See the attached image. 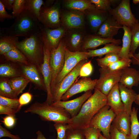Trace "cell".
<instances>
[{
  "label": "cell",
  "mask_w": 139,
  "mask_h": 139,
  "mask_svg": "<svg viewBox=\"0 0 139 139\" xmlns=\"http://www.w3.org/2000/svg\"><path fill=\"white\" fill-rule=\"evenodd\" d=\"M99 139H108L104 136L103 135H102L101 134L100 136L99 137Z\"/></svg>",
  "instance_id": "cell-58"
},
{
  "label": "cell",
  "mask_w": 139,
  "mask_h": 139,
  "mask_svg": "<svg viewBox=\"0 0 139 139\" xmlns=\"http://www.w3.org/2000/svg\"><path fill=\"white\" fill-rule=\"evenodd\" d=\"M99 71L100 76L97 80L94 89L107 96L112 88L119 83L122 74L121 70L110 71L100 68Z\"/></svg>",
  "instance_id": "cell-10"
},
{
  "label": "cell",
  "mask_w": 139,
  "mask_h": 139,
  "mask_svg": "<svg viewBox=\"0 0 139 139\" xmlns=\"http://www.w3.org/2000/svg\"><path fill=\"white\" fill-rule=\"evenodd\" d=\"M112 123V125L120 132L127 135H130L131 116L125 111L117 115Z\"/></svg>",
  "instance_id": "cell-25"
},
{
  "label": "cell",
  "mask_w": 139,
  "mask_h": 139,
  "mask_svg": "<svg viewBox=\"0 0 139 139\" xmlns=\"http://www.w3.org/2000/svg\"><path fill=\"white\" fill-rule=\"evenodd\" d=\"M83 131L86 139H99L101 134L99 130L93 127H89Z\"/></svg>",
  "instance_id": "cell-43"
},
{
  "label": "cell",
  "mask_w": 139,
  "mask_h": 139,
  "mask_svg": "<svg viewBox=\"0 0 139 139\" xmlns=\"http://www.w3.org/2000/svg\"><path fill=\"white\" fill-rule=\"evenodd\" d=\"M86 16L90 27L95 34L102 23L111 15L109 12L100 10L95 6L84 12Z\"/></svg>",
  "instance_id": "cell-18"
},
{
  "label": "cell",
  "mask_w": 139,
  "mask_h": 139,
  "mask_svg": "<svg viewBox=\"0 0 139 139\" xmlns=\"http://www.w3.org/2000/svg\"><path fill=\"white\" fill-rule=\"evenodd\" d=\"M131 30V37L130 53L134 54L139 47V23Z\"/></svg>",
  "instance_id": "cell-38"
},
{
  "label": "cell",
  "mask_w": 139,
  "mask_h": 139,
  "mask_svg": "<svg viewBox=\"0 0 139 139\" xmlns=\"http://www.w3.org/2000/svg\"><path fill=\"white\" fill-rule=\"evenodd\" d=\"M0 105L5 106L19 111V99L10 98L0 95Z\"/></svg>",
  "instance_id": "cell-39"
},
{
  "label": "cell",
  "mask_w": 139,
  "mask_h": 139,
  "mask_svg": "<svg viewBox=\"0 0 139 139\" xmlns=\"http://www.w3.org/2000/svg\"><path fill=\"white\" fill-rule=\"evenodd\" d=\"M93 71V67L91 60L85 63L82 66L80 71L79 76L87 77L90 76Z\"/></svg>",
  "instance_id": "cell-46"
},
{
  "label": "cell",
  "mask_w": 139,
  "mask_h": 139,
  "mask_svg": "<svg viewBox=\"0 0 139 139\" xmlns=\"http://www.w3.org/2000/svg\"><path fill=\"white\" fill-rule=\"evenodd\" d=\"M106 105L107 96L94 89V93L84 103L77 115L70 119L67 124V129L88 127L93 117Z\"/></svg>",
  "instance_id": "cell-1"
},
{
  "label": "cell",
  "mask_w": 139,
  "mask_h": 139,
  "mask_svg": "<svg viewBox=\"0 0 139 139\" xmlns=\"http://www.w3.org/2000/svg\"><path fill=\"white\" fill-rule=\"evenodd\" d=\"M16 110L0 105V114H5L15 117L18 112Z\"/></svg>",
  "instance_id": "cell-50"
},
{
  "label": "cell",
  "mask_w": 139,
  "mask_h": 139,
  "mask_svg": "<svg viewBox=\"0 0 139 139\" xmlns=\"http://www.w3.org/2000/svg\"><path fill=\"white\" fill-rule=\"evenodd\" d=\"M37 135L36 139H47L43 134L42 132L40 131H37L36 133Z\"/></svg>",
  "instance_id": "cell-55"
},
{
  "label": "cell",
  "mask_w": 139,
  "mask_h": 139,
  "mask_svg": "<svg viewBox=\"0 0 139 139\" xmlns=\"http://www.w3.org/2000/svg\"><path fill=\"white\" fill-rule=\"evenodd\" d=\"M116 115L108 105L101 108L91 120L89 127H93L102 132L103 136L110 139L111 124Z\"/></svg>",
  "instance_id": "cell-5"
},
{
  "label": "cell",
  "mask_w": 139,
  "mask_h": 139,
  "mask_svg": "<svg viewBox=\"0 0 139 139\" xmlns=\"http://www.w3.org/2000/svg\"><path fill=\"white\" fill-rule=\"evenodd\" d=\"M8 79H1L0 81V95L6 97L18 99L8 82Z\"/></svg>",
  "instance_id": "cell-35"
},
{
  "label": "cell",
  "mask_w": 139,
  "mask_h": 139,
  "mask_svg": "<svg viewBox=\"0 0 139 139\" xmlns=\"http://www.w3.org/2000/svg\"><path fill=\"white\" fill-rule=\"evenodd\" d=\"M54 2V0H46L42 6L46 8L50 7L53 4Z\"/></svg>",
  "instance_id": "cell-54"
},
{
  "label": "cell",
  "mask_w": 139,
  "mask_h": 139,
  "mask_svg": "<svg viewBox=\"0 0 139 139\" xmlns=\"http://www.w3.org/2000/svg\"><path fill=\"white\" fill-rule=\"evenodd\" d=\"M44 4L43 0H26L25 8L38 20L41 8Z\"/></svg>",
  "instance_id": "cell-33"
},
{
  "label": "cell",
  "mask_w": 139,
  "mask_h": 139,
  "mask_svg": "<svg viewBox=\"0 0 139 139\" xmlns=\"http://www.w3.org/2000/svg\"><path fill=\"white\" fill-rule=\"evenodd\" d=\"M4 137H7L11 139H21L18 135H14L6 128L0 125V138Z\"/></svg>",
  "instance_id": "cell-49"
},
{
  "label": "cell",
  "mask_w": 139,
  "mask_h": 139,
  "mask_svg": "<svg viewBox=\"0 0 139 139\" xmlns=\"http://www.w3.org/2000/svg\"><path fill=\"white\" fill-rule=\"evenodd\" d=\"M122 29L124 31L123 44L118 55L120 59H131L129 54L131 44V30L125 26H123Z\"/></svg>",
  "instance_id": "cell-26"
},
{
  "label": "cell",
  "mask_w": 139,
  "mask_h": 139,
  "mask_svg": "<svg viewBox=\"0 0 139 139\" xmlns=\"http://www.w3.org/2000/svg\"><path fill=\"white\" fill-rule=\"evenodd\" d=\"M118 85L121 99L124 105V111L130 115L132 104L136 100L138 94L134 90L128 89L119 83Z\"/></svg>",
  "instance_id": "cell-24"
},
{
  "label": "cell",
  "mask_w": 139,
  "mask_h": 139,
  "mask_svg": "<svg viewBox=\"0 0 139 139\" xmlns=\"http://www.w3.org/2000/svg\"><path fill=\"white\" fill-rule=\"evenodd\" d=\"M138 108L133 107L131 116L130 136L131 139H137L139 134V122L137 117Z\"/></svg>",
  "instance_id": "cell-34"
},
{
  "label": "cell",
  "mask_w": 139,
  "mask_h": 139,
  "mask_svg": "<svg viewBox=\"0 0 139 139\" xmlns=\"http://www.w3.org/2000/svg\"><path fill=\"white\" fill-rule=\"evenodd\" d=\"M80 29L70 30L66 33L64 40L66 48L73 52L81 51L82 46L85 37Z\"/></svg>",
  "instance_id": "cell-19"
},
{
  "label": "cell",
  "mask_w": 139,
  "mask_h": 139,
  "mask_svg": "<svg viewBox=\"0 0 139 139\" xmlns=\"http://www.w3.org/2000/svg\"><path fill=\"white\" fill-rule=\"evenodd\" d=\"M31 139H35L33 138Z\"/></svg>",
  "instance_id": "cell-59"
},
{
  "label": "cell",
  "mask_w": 139,
  "mask_h": 139,
  "mask_svg": "<svg viewBox=\"0 0 139 139\" xmlns=\"http://www.w3.org/2000/svg\"><path fill=\"white\" fill-rule=\"evenodd\" d=\"M110 133V139H131L130 135H127L120 132L112 125Z\"/></svg>",
  "instance_id": "cell-45"
},
{
  "label": "cell",
  "mask_w": 139,
  "mask_h": 139,
  "mask_svg": "<svg viewBox=\"0 0 139 139\" xmlns=\"http://www.w3.org/2000/svg\"><path fill=\"white\" fill-rule=\"evenodd\" d=\"M116 21L123 26L131 29L139 23L131 10L129 0H122L119 5L109 12Z\"/></svg>",
  "instance_id": "cell-6"
},
{
  "label": "cell",
  "mask_w": 139,
  "mask_h": 139,
  "mask_svg": "<svg viewBox=\"0 0 139 139\" xmlns=\"http://www.w3.org/2000/svg\"><path fill=\"white\" fill-rule=\"evenodd\" d=\"M23 76L34 85V88L47 92L42 75L37 66L31 63L25 65L19 64Z\"/></svg>",
  "instance_id": "cell-16"
},
{
  "label": "cell",
  "mask_w": 139,
  "mask_h": 139,
  "mask_svg": "<svg viewBox=\"0 0 139 139\" xmlns=\"http://www.w3.org/2000/svg\"><path fill=\"white\" fill-rule=\"evenodd\" d=\"M66 48L64 40H61L58 46L50 51V64L52 73L51 92L55 85L57 77L63 68Z\"/></svg>",
  "instance_id": "cell-8"
},
{
  "label": "cell",
  "mask_w": 139,
  "mask_h": 139,
  "mask_svg": "<svg viewBox=\"0 0 139 139\" xmlns=\"http://www.w3.org/2000/svg\"><path fill=\"white\" fill-rule=\"evenodd\" d=\"M138 139H139V138H138Z\"/></svg>",
  "instance_id": "cell-60"
},
{
  "label": "cell",
  "mask_w": 139,
  "mask_h": 139,
  "mask_svg": "<svg viewBox=\"0 0 139 139\" xmlns=\"http://www.w3.org/2000/svg\"><path fill=\"white\" fill-rule=\"evenodd\" d=\"M92 4L100 10L109 12L112 9L111 0H90Z\"/></svg>",
  "instance_id": "cell-40"
},
{
  "label": "cell",
  "mask_w": 139,
  "mask_h": 139,
  "mask_svg": "<svg viewBox=\"0 0 139 139\" xmlns=\"http://www.w3.org/2000/svg\"><path fill=\"white\" fill-rule=\"evenodd\" d=\"M120 59L118 53H111L107 54L103 58H98L96 60L98 65L103 68L109 64Z\"/></svg>",
  "instance_id": "cell-37"
},
{
  "label": "cell",
  "mask_w": 139,
  "mask_h": 139,
  "mask_svg": "<svg viewBox=\"0 0 139 139\" xmlns=\"http://www.w3.org/2000/svg\"><path fill=\"white\" fill-rule=\"evenodd\" d=\"M43 50V61L40 68V71L42 75L46 89V101L49 104L51 105L54 102L51 90L52 73L50 64V51L44 46Z\"/></svg>",
  "instance_id": "cell-13"
},
{
  "label": "cell",
  "mask_w": 139,
  "mask_h": 139,
  "mask_svg": "<svg viewBox=\"0 0 139 139\" xmlns=\"http://www.w3.org/2000/svg\"><path fill=\"white\" fill-rule=\"evenodd\" d=\"M59 1L56 2L51 7L42 6L38 20L44 27L55 29L61 26L60 13Z\"/></svg>",
  "instance_id": "cell-9"
},
{
  "label": "cell",
  "mask_w": 139,
  "mask_h": 139,
  "mask_svg": "<svg viewBox=\"0 0 139 139\" xmlns=\"http://www.w3.org/2000/svg\"><path fill=\"white\" fill-rule=\"evenodd\" d=\"M65 5L71 10L84 12L86 10L94 7L90 0H67L65 1Z\"/></svg>",
  "instance_id": "cell-30"
},
{
  "label": "cell",
  "mask_w": 139,
  "mask_h": 139,
  "mask_svg": "<svg viewBox=\"0 0 139 139\" xmlns=\"http://www.w3.org/2000/svg\"><path fill=\"white\" fill-rule=\"evenodd\" d=\"M92 90L89 91L74 99L66 101L60 100L51 105L64 108L72 118L78 114L84 103L92 94Z\"/></svg>",
  "instance_id": "cell-14"
},
{
  "label": "cell",
  "mask_w": 139,
  "mask_h": 139,
  "mask_svg": "<svg viewBox=\"0 0 139 139\" xmlns=\"http://www.w3.org/2000/svg\"><path fill=\"white\" fill-rule=\"evenodd\" d=\"M25 113L35 114L42 120L67 124L71 117L64 108L49 104L46 100L43 103L36 102L24 111Z\"/></svg>",
  "instance_id": "cell-2"
},
{
  "label": "cell",
  "mask_w": 139,
  "mask_h": 139,
  "mask_svg": "<svg viewBox=\"0 0 139 139\" xmlns=\"http://www.w3.org/2000/svg\"><path fill=\"white\" fill-rule=\"evenodd\" d=\"M129 57L133 64L139 65V52L137 54L130 53Z\"/></svg>",
  "instance_id": "cell-52"
},
{
  "label": "cell",
  "mask_w": 139,
  "mask_h": 139,
  "mask_svg": "<svg viewBox=\"0 0 139 139\" xmlns=\"http://www.w3.org/2000/svg\"><path fill=\"white\" fill-rule=\"evenodd\" d=\"M19 37L10 35L2 37L0 38V54H4L13 49L17 48V44Z\"/></svg>",
  "instance_id": "cell-28"
},
{
  "label": "cell",
  "mask_w": 139,
  "mask_h": 139,
  "mask_svg": "<svg viewBox=\"0 0 139 139\" xmlns=\"http://www.w3.org/2000/svg\"><path fill=\"white\" fill-rule=\"evenodd\" d=\"M133 2L134 4H136L139 3V0H133Z\"/></svg>",
  "instance_id": "cell-57"
},
{
  "label": "cell",
  "mask_w": 139,
  "mask_h": 139,
  "mask_svg": "<svg viewBox=\"0 0 139 139\" xmlns=\"http://www.w3.org/2000/svg\"><path fill=\"white\" fill-rule=\"evenodd\" d=\"M0 76L3 78L9 79L23 76L21 69L7 63L0 64Z\"/></svg>",
  "instance_id": "cell-29"
},
{
  "label": "cell",
  "mask_w": 139,
  "mask_h": 139,
  "mask_svg": "<svg viewBox=\"0 0 139 139\" xmlns=\"http://www.w3.org/2000/svg\"><path fill=\"white\" fill-rule=\"evenodd\" d=\"M65 139H86L83 129H67Z\"/></svg>",
  "instance_id": "cell-42"
},
{
  "label": "cell",
  "mask_w": 139,
  "mask_h": 139,
  "mask_svg": "<svg viewBox=\"0 0 139 139\" xmlns=\"http://www.w3.org/2000/svg\"><path fill=\"white\" fill-rule=\"evenodd\" d=\"M88 61L87 59L80 61L60 82L55 85L51 92L54 102L61 100L62 96L79 76L80 71L82 66Z\"/></svg>",
  "instance_id": "cell-7"
},
{
  "label": "cell",
  "mask_w": 139,
  "mask_h": 139,
  "mask_svg": "<svg viewBox=\"0 0 139 139\" xmlns=\"http://www.w3.org/2000/svg\"><path fill=\"white\" fill-rule=\"evenodd\" d=\"M38 32L44 46L50 51L58 46L66 32L64 28L61 26L52 29L45 27L41 24Z\"/></svg>",
  "instance_id": "cell-11"
},
{
  "label": "cell",
  "mask_w": 139,
  "mask_h": 139,
  "mask_svg": "<svg viewBox=\"0 0 139 139\" xmlns=\"http://www.w3.org/2000/svg\"><path fill=\"white\" fill-rule=\"evenodd\" d=\"M8 82L13 91L18 96L22 92L30 81L24 76L8 79Z\"/></svg>",
  "instance_id": "cell-31"
},
{
  "label": "cell",
  "mask_w": 139,
  "mask_h": 139,
  "mask_svg": "<svg viewBox=\"0 0 139 139\" xmlns=\"http://www.w3.org/2000/svg\"><path fill=\"white\" fill-rule=\"evenodd\" d=\"M135 102L136 105H139V93L138 94L137 98Z\"/></svg>",
  "instance_id": "cell-56"
},
{
  "label": "cell",
  "mask_w": 139,
  "mask_h": 139,
  "mask_svg": "<svg viewBox=\"0 0 139 139\" xmlns=\"http://www.w3.org/2000/svg\"><path fill=\"white\" fill-rule=\"evenodd\" d=\"M32 97V95L28 92L24 93L22 94L19 99L20 109H21L23 106L29 103L31 100Z\"/></svg>",
  "instance_id": "cell-47"
},
{
  "label": "cell",
  "mask_w": 139,
  "mask_h": 139,
  "mask_svg": "<svg viewBox=\"0 0 139 139\" xmlns=\"http://www.w3.org/2000/svg\"><path fill=\"white\" fill-rule=\"evenodd\" d=\"M89 58L87 51L73 52L69 50L66 48L64 65L57 77L55 85L60 82L80 61Z\"/></svg>",
  "instance_id": "cell-12"
},
{
  "label": "cell",
  "mask_w": 139,
  "mask_h": 139,
  "mask_svg": "<svg viewBox=\"0 0 139 139\" xmlns=\"http://www.w3.org/2000/svg\"><path fill=\"white\" fill-rule=\"evenodd\" d=\"M97 80H92L90 77H82L74 83L62 96L61 100L67 101L77 94L94 89Z\"/></svg>",
  "instance_id": "cell-15"
},
{
  "label": "cell",
  "mask_w": 139,
  "mask_h": 139,
  "mask_svg": "<svg viewBox=\"0 0 139 139\" xmlns=\"http://www.w3.org/2000/svg\"><path fill=\"white\" fill-rule=\"evenodd\" d=\"M122 74L119 83L127 88L132 89L139 83V71L136 69L128 67L121 70Z\"/></svg>",
  "instance_id": "cell-23"
},
{
  "label": "cell",
  "mask_w": 139,
  "mask_h": 139,
  "mask_svg": "<svg viewBox=\"0 0 139 139\" xmlns=\"http://www.w3.org/2000/svg\"><path fill=\"white\" fill-rule=\"evenodd\" d=\"M44 46L38 30L30 37L19 41L17 44V48L40 71L43 61Z\"/></svg>",
  "instance_id": "cell-3"
},
{
  "label": "cell",
  "mask_w": 139,
  "mask_h": 139,
  "mask_svg": "<svg viewBox=\"0 0 139 139\" xmlns=\"http://www.w3.org/2000/svg\"><path fill=\"white\" fill-rule=\"evenodd\" d=\"M120 39L105 38L99 36L96 34H89L86 36L83 42L81 50L86 51L89 49H95L103 45L110 43L118 45L121 43Z\"/></svg>",
  "instance_id": "cell-21"
},
{
  "label": "cell",
  "mask_w": 139,
  "mask_h": 139,
  "mask_svg": "<svg viewBox=\"0 0 139 139\" xmlns=\"http://www.w3.org/2000/svg\"><path fill=\"white\" fill-rule=\"evenodd\" d=\"M67 124L61 122L54 123V126L57 133L56 139H65L67 129Z\"/></svg>",
  "instance_id": "cell-44"
},
{
  "label": "cell",
  "mask_w": 139,
  "mask_h": 139,
  "mask_svg": "<svg viewBox=\"0 0 139 139\" xmlns=\"http://www.w3.org/2000/svg\"><path fill=\"white\" fill-rule=\"evenodd\" d=\"M14 0H0L5 8L8 10L12 9Z\"/></svg>",
  "instance_id": "cell-53"
},
{
  "label": "cell",
  "mask_w": 139,
  "mask_h": 139,
  "mask_svg": "<svg viewBox=\"0 0 139 139\" xmlns=\"http://www.w3.org/2000/svg\"><path fill=\"white\" fill-rule=\"evenodd\" d=\"M84 14L76 11H67L60 14L61 23L70 30L81 29L84 25Z\"/></svg>",
  "instance_id": "cell-17"
},
{
  "label": "cell",
  "mask_w": 139,
  "mask_h": 139,
  "mask_svg": "<svg viewBox=\"0 0 139 139\" xmlns=\"http://www.w3.org/2000/svg\"><path fill=\"white\" fill-rule=\"evenodd\" d=\"M122 27L111 15L102 23L95 34L104 38H113Z\"/></svg>",
  "instance_id": "cell-20"
},
{
  "label": "cell",
  "mask_w": 139,
  "mask_h": 139,
  "mask_svg": "<svg viewBox=\"0 0 139 139\" xmlns=\"http://www.w3.org/2000/svg\"><path fill=\"white\" fill-rule=\"evenodd\" d=\"M2 56L7 61L25 65L31 63L25 56L17 48L12 50Z\"/></svg>",
  "instance_id": "cell-32"
},
{
  "label": "cell",
  "mask_w": 139,
  "mask_h": 139,
  "mask_svg": "<svg viewBox=\"0 0 139 139\" xmlns=\"http://www.w3.org/2000/svg\"><path fill=\"white\" fill-rule=\"evenodd\" d=\"M26 0H14L12 8L13 18L19 16L25 8Z\"/></svg>",
  "instance_id": "cell-41"
},
{
  "label": "cell",
  "mask_w": 139,
  "mask_h": 139,
  "mask_svg": "<svg viewBox=\"0 0 139 139\" xmlns=\"http://www.w3.org/2000/svg\"><path fill=\"white\" fill-rule=\"evenodd\" d=\"M118 83L112 88L107 96V105L110 106L116 115L124 111V105L121 99Z\"/></svg>",
  "instance_id": "cell-22"
},
{
  "label": "cell",
  "mask_w": 139,
  "mask_h": 139,
  "mask_svg": "<svg viewBox=\"0 0 139 139\" xmlns=\"http://www.w3.org/2000/svg\"><path fill=\"white\" fill-rule=\"evenodd\" d=\"M121 46L114 43H110L105 45L102 48L95 49H89L87 51L89 57H102L107 54L111 53L119 54Z\"/></svg>",
  "instance_id": "cell-27"
},
{
  "label": "cell",
  "mask_w": 139,
  "mask_h": 139,
  "mask_svg": "<svg viewBox=\"0 0 139 139\" xmlns=\"http://www.w3.org/2000/svg\"><path fill=\"white\" fill-rule=\"evenodd\" d=\"M16 119L14 117L8 116L3 118V120L1 121L6 127L11 128L14 125L16 122Z\"/></svg>",
  "instance_id": "cell-51"
},
{
  "label": "cell",
  "mask_w": 139,
  "mask_h": 139,
  "mask_svg": "<svg viewBox=\"0 0 139 139\" xmlns=\"http://www.w3.org/2000/svg\"><path fill=\"white\" fill-rule=\"evenodd\" d=\"M13 18L12 15L6 11L5 8L0 1V21L3 22L6 19H10Z\"/></svg>",
  "instance_id": "cell-48"
},
{
  "label": "cell",
  "mask_w": 139,
  "mask_h": 139,
  "mask_svg": "<svg viewBox=\"0 0 139 139\" xmlns=\"http://www.w3.org/2000/svg\"><path fill=\"white\" fill-rule=\"evenodd\" d=\"M131 63V59H121L109 64L104 68V70L110 71H116L122 70L128 67H129Z\"/></svg>",
  "instance_id": "cell-36"
},
{
  "label": "cell",
  "mask_w": 139,
  "mask_h": 139,
  "mask_svg": "<svg viewBox=\"0 0 139 139\" xmlns=\"http://www.w3.org/2000/svg\"><path fill=\"white\" fill-rule=\"evenodd\" d=\"M40 25L38 20L25 8L16 18L6 32L8 35L16 37H30L38 30Z\"/></svg>",
  "instance_id": "cell-4"
}]
</instances>
